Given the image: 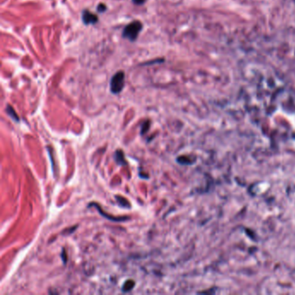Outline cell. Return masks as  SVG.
I'll list each match as a JSON object with an SVG mask.
<instances>
[{
    "label": "cell",
    "instance_id": "1",
    "mask_svg": "<svg viewBox=\"0 0 295 295\" xmlns=\"http://www.w3.org/2000/svg\"><path fill=\"white\" fill-rule=\"evenodd\" d=\"M142 30V24L139 21L132 22L125 27L123 30V37L129 39L130 41H134L138 37L139 32Z\"/></svg>",
    "mask_w": 295,
    "mask_h": 295
},
{
    "label": "cell",
    "instance_id": "2",
    "mask_svg": "<svg viewBox=\"0 0 295 295\" xmlns=\"http://www.w3.org/2000/svg\"><path fill=\"white\" fill-rule=\"evenodd\" d=\"M125 85V75L122 71L116 73L110 82V89L112 93H119L122 91Z\"/></svg>",
    "mask_w": 295,
    "mask_h": 295
},
{
    "label": "cell",
    "instance_id": "3",
    "mask_svg": "<svg viewBox=\"0 0 295 295\" xmlns=\"http://www.w3.org/2000/svg\"><path fill=\"white\" fill-rule=\"evenodd\" d=\"M82 20L86 24H93L98 21V17L89 11H84L82 14Z\"/></svg>",
    "mask_w": 295,
    "mask_h": 295
},
{
    "label": "cell",
    "instance_id": "4",
    "mask_svg": "<svg viewBox=\"0 0 295 295\" xmlns=\"http://www.w3.org/2000/svg\"><path fill=\"white\" fill-rule=\"evenodd\" d=\"M6 112H7V114L13 119H15L16 121H18L19 120V118H18V116H17V113L15 112V110L13 109L12 107L11 106L9 105L7 106V107H6Z\"/></svg>",
    "mask_w": 295,
    "mask_h": 295
},
{
    "label": "cell",
    "instance_id": "5",
    "mask_svg": "<svg viewBox=\"0 0 295 295\" xmlns=\"http://www.w3.org/2000/svg\"><path fill=\"white\" fill-rule=\"evenodd\" d=\"M115 159H116V162L118 164H126V161H124V159H123V153L120 151L116 152V153H115Z\"/></svg>",
    "mask_w": 295,
    "mask_h": 295
},
{
    "label": "cell",
    "instance_id": "6",
    "mask_svg": "<svg viewBox=\"0 0 295 295\" xmlns=\"http://www.w3.org/2000/svg\"><path fill=\"white\" fill-rule=\"evenodd\" d=\"M134 286V282L132 280H128L125 283V285L123 286V291L128 292L132 289V287Z\"/></svg>",
    "mask_w": 295,
    "mask_h": 295
},
{
    "label": "cell",
    "instance_id": "7",
    "mask_svg": "<svg viewBox=\"0 0 295 295\" xmlns=\"http://www.w3.org/2000/svg\"><path fill=\"white\" fill-rule=\"evenodd\" d=\"M106 10V6L104 4H101L99 6H98V11H100V12H102V11H104Z\"/></svg>",
    "mask_w": 295,
    "mask_h": 295
},
{
    "label": "cell",
    "instance_id": "8",
    "mask_svg": "<svg viewBox=\"0 0 295 295\" xmlns=\"http://www.w3.org/2000/svg\"><path fill=\"white\" fill-rule=\"evenodd\" d=\"M132 2L136 4H143L145 2V0H132Z\"/></svg>",
    "mask_w": 295,
    "mask_h": 295
}]
</instances>
